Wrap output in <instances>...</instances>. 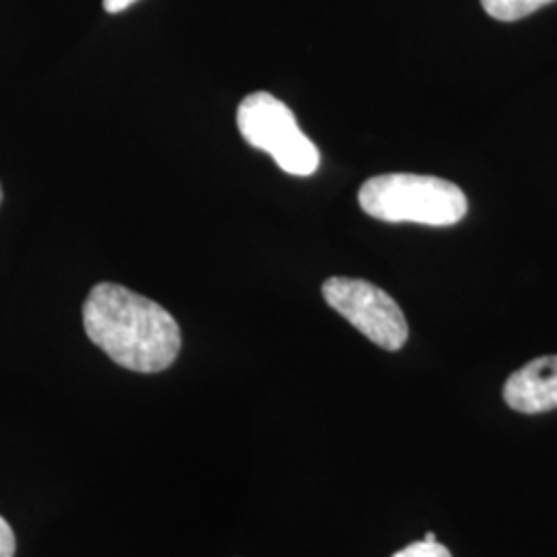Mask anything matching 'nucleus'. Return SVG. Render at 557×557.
I'll return each instance as SVG.
<instances>
[{
  "label": "nucleus",
  "instance_id": "nucleus-1",
  "mask_svg": "<svg viewBox=\"0 0 557 557\" xmlns=\"http://www.w3.org/2000/svg\"><path fill=\"white\" fill-rule=\"evenodd\" d=\"M83 326L108 358L140 374L168 370L182 347L178 322L165 308L116 283H98L89 292Z\"/></svg>",
  "mask_w": 557,
  "mask_h": 557
},
{
  "label": "nucleus",
  "instance_id": "nucleus-2",
  "mask_svg": "<svg viewBox=\"0 0 557 557\" xmlns=\"http://www.w3.org/2000/svg\"><path fill=\"white\" fill-rule=\"evenodd\" d=\"M359 207L374 220L455 225L467 215V197L457 184L436 176L382 174L359 188Z\"/></svg>",
  "mask_w": 557,
  "mask_h": 557
},
{
  "label": "nucleus",
  "instance_id": "nucleus-3",
  "mask_svg": "<svg viewBox=\"0 0 557 557\" xmlns=\"http://www.w3.org/2000/svg\"><path fill=\"white\" fill-rule=\"evenodd\" d=\"M238 128L248 145L269 153L292 176H312L320 165L317 145L299 131L294 112L267 91H255L238 106Z\"/></svg>",
  "mask_w": 557,
  "mask_h": 557
},
{
  "label": "nucleus",
  "instance_id": "nucleus-4",
  "mask_svg": "<svg viewBox=\"0 0 557 557\" xmlns=\"http://www.w3.org/2000/svg\"><path fill=\"white\" fill-rule=\"evenodd\" d=\"M326 304L361 335L386 351H398L409 337V324L397 301L363 278L331 277L322 285Z\"/></svg>",
  "mask_w": 557,
  "mask_h": 557
},
{
  "label": "nucleus",
  "instance_id": "nucleus-5",
  "mask_svg": "<svg viewBox=\"0 0 557 557\" xmlns=\"http://www.w3.org/2000/svg\"><path fill=\"white\" fill-rule=\"evenodd\" d=\"M504 400L518 413L557 409V356L533 359L504 384Z\"/></svg>",
  "mask_w": 557,
  "mask_h": 557
},
{
  "label": "nucleus",
  "instance_id": "nucleus-6",
  "mask_svg": "<svg viewBox=\"0 0 557 557\" xmlns=\"http://www.w3.org/2000/svg\"><path fill=\"white\" fill-rule=\"evenodd\" d=\"M549 2L554 0H481L485 13L498 21L524 20Z\"/></svg>",
  "mask_w": 557,
  "mask_h": 557
},
{
  "label": "nucleus",
  "instance_id": "nucleus-7",
  "mask_svg": "<svg viewBox=\"0 0 557 557\" xmlns=\"http://www.w3.org/2000/svg\"><path fill=\"white\" fill-rule=\"evenodd\" d=\"M391 557H453V554L442 543L418 541V543L407 545L405 549H400V552L393 554Z\"/></svg>",
  "mask_w": 557,
  "mask_h": 557
},
{
  "label": "nucleus",
  "instance_id": "nucleus-8",
  "mask_svg": "<svg viewBox=\"0 0 557 557\" xmlns=\"http://www.w3.org/2000/svg\"><path fill=\"white\" fill-rule=\"evenodd\" d=\"M15 547H17L15 533H13V529L9 527V522L0 517V557L15 556Z\"/></svg>",
  "mask_w": 557,
  "mask_h": 557
},
{
  "label": "nucleus",
  "instance_id": "nucleus-9",
  "mask_svg": "<svg viewBox=\"0 0 557 557\" xmlns=\"http://www.w3.org/2000/svg\"><path fill=\"white\" fill-rule=\"evenodd\" d=\"M137 0H103V9L108 13H122L126 11L128 7H133Z\"/></svg>",
  "mask_w": 557,
  "mask_h": 557
},
{
  "label": "nucleus",
  "instance_id": "nucleus-10",
  "mask_svg": "<svg viewBox=\"0 0 557 557\" xmlns=\"http://www.w3.org/2000/svg\"><path fill=\"white\" fill-rule=\"evenodd\" d=\"M425 543H438V539H436V533H428L425 537H423Z\"/></svg>",
  "mask_w": 557,
  "mask_h": 557
},
{
  "label": "nucleus",
  "instance_id": "nucleus-11",
  "mask_svg": "<svg viewBox=\"0 0 557 557\" xmlns=\"http://www.w3.org/2000/svg\"><path fill=\"white\" fill-rule=\"evenodd\" d=\"M2 197H4V193H2V184H0V202H2Z\"/></svg>",
  "mask_w": 557,
  "mask_h": 557
}]
</instances>
